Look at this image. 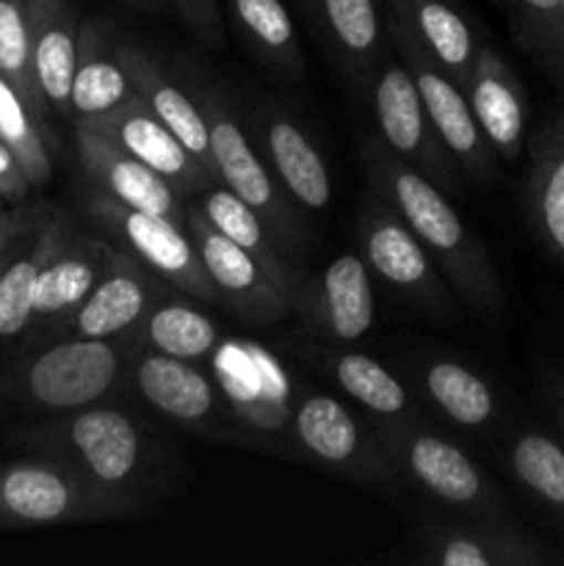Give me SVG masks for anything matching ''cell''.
Returning <instances> with one entry per match:
<instances>
[{
  "label": "cell",
  "mask_w": 564,
  "mask_h": 566,
  "mask_svg": "<svg viewBox=\"0 0 564 566\" xmlns=\"http://www.w3.org/2000/svg\"><path fill=\"white\" fill-rule=\"evenodd\" d=\"M359 158L376 197L390 202L407 221L451 285L453 296L476 315L498 318L503 313V287L498 271L484 241L470 230L448 193L429 177L398 160L382 142H359Z\"/></svg>",
  "instance_id": "obj_1"
},
{
  "label": "cell",
  "mask_w": 564,
  "mask_h": 566,
  "mask_svg": "<svg viewBox=\"0 0 564 566\" xmlns=\"http://www.w3.org/2000/svg\"><path fill=\"white\" fill-rule=\"evenodd\" d=\"M39 442L48 446L50 457L64 459L136 506L158 468V448L144 420L108 401L61 415L39 431Z\"/></svg>",
  "instance_id": "obj_2"
},
{
  "label": "cell",
  "mask_w": 564,
  "mask_h": 566,
  "mask_svg": "<svg viewBox=\"0 0 564 566\" xmlns=\"http://www.w3.org/2000/svg\"><path fill=\"white\" fill-rule=\"evenodd\" d=\"M398 479H407L440 506L479 520H498L506 509L495 481L464 448L437 434L418 418L370 426Z\"/></svg>",
  "instance_id": "obj_3"
},
{
  "label": "cell",
  "mask_w": 564,
  "mask_h": 566,
  "mask_svg": "<svg viewBox=\"0 0 564 566\" xmlns=\"http://www.w3.org/2000/svg\"><path fill=\"white\" fill-rule=\"evenodd\" d=\"M136 346L127 340L64 337L20 368V396L50 415L77 412L116 396L130 381Z\"/></svg>",
  "instance_id": "obj_4"
},
{
  "label": "cell",
  "mask_w": 564,
  "mask_h": 566,
  "mask_svg": "<svg viewBox=\"0 0 564 566\" xmlns=\"http://www.w3.org/2000/svg\"><path fill=\"white\" fill-rule=\"evenodd\" d=\"M86 210L94 224L103 230L105 241L114 243L119 252L136 258L160 282L197 298V302H219L213 282L199 258L197 243L188 235L186 227L144 213V210L127 208L94 188L86 197Z\"/></svg>",
  "instance_id": "obj_5"
},
{
  "label": "cell",
  "mask_w": 564,
  "mask_h": 566,
  "mask_svg": "<svg viewBox=\"0 0 564 566\" xmlns=\"http://www.w3.org/2000/svg\"><path fill=\"white\" fill-rule=\"evenodd\" d=\"M0 501L6 520L20 525L88 523L136 512V503L103 490L59 457L0 470Z\"/></svg>",
  "instance_id": "obj_6"
},
{
  "label": "cell",
  "mask_w": 564,
  "mask_h": 566,
  "mask_svg": "<svg viewBox=\"0 0 564 566\" xmlns=\"http://www.w3.org/2000/svg\"><path fill=\"white\" fill-rule=\"evenodd\" d=\"M197 99L208 119L216 180L241 197L271 227L282 249H296L302 243V221H299L296 205L280 186L265 158H260L258 147L249 142L241 119L213 88H205Z\"/></svg>",
  "instance_id": "obj_7"
},
{
  "label": "cell",
  "mask_w": 564,
  "mask_h": 566,
  "mask_svg": "<svg viewBox=\"0 0 564 566\" xmlns=\"http://www.w3.org/2000/svg\"><path fill=\"white\" fill-rule=\"evenodd\" d=\"M291 440L304 459L368 490H393L398 473L382 451L374 429L326 392H299L291 415Z\"/></svg>",
  "instance_id": "obj_8"
},
{
  "label": "cell",
  "mask_w": 564,
  "mask_h": 566,
  "mask_svg": "<svg viewBox=\"0 0 564 566\" xmlns=\"http://www.w3.org/2000/svg\"><path fill=\"white\" fill-rule=\"evenodd\" d=\"M387 36H390L396 55L412 75L418 86L424 108L429 114L431 127L440 136L442 147L448 149L464 177L473 182H487L495 175V153L487 144L473 111H470L468 97L462 88L440 70L435 59L426 53L424 44L412 33L401 14L387 6Z\"/></svg>",
  "instance_id": "obj_9"
},
{
  "label": "cell",
  "mask_w": 564,
  "mask_h": 566,
  "mask_svg": "<svg viewBox=\"0 0 564 566\" xmlns=\"http://www.w3.org/2000/svg\"><path fill=\"white\" fill-rule=\"evenodd\" d=\"M357 243L368 269L398 296L440 318L457 313L451 285L390 202L382 197L365 202L357 221Z\"/></svg>",
  "instance_id": "obj_10"
},
{
  "label": "cell",
  "mask_w": 564,
  "mask_h": 566,
  "mask_svg": "<svg viewBox=\"0 0 564 566\" xmlns=\"http://www.w3.org/2000/svg\"><path fill=\"white\" fill-rule=\"evenodd\" d=\"M370 81H374V116L379 142L398 160L429 177L448 197L462 191V169L431 127L418 86L404 61L398 55L396 59L382 55Z\"/></svg>",
  "instance_id": "obj_11"
},
{
  "label": "cell",
  "mask_w": 564,
  "mask_h": 566,
  "mask_svg": "<svg viewBox=\"0 0 564 566\" xmlns=\"http://www.w3.org/2000/svg\"><path fill=\"white\" fill-rule=\"evenodd\" d=\"M210 376L219 385L227 409L243 426L269 434L291 431L293 392L291 376L274 354L249 340H224L210 354Z\"/></svg>",
  "instance_id": "obj_12"
},
{
  "label": "cell",
  "mask_w": 564,
  "mask_h": 566,
  "mask_svg": "<svg viewBox=\"0 0 564 566\" xmlns=\"http://www.w3.org/2000/svg\"><path fill=\"white\" fill-rule=\"evenodd\" d=\"M186 227L221 304L258 326H271L285 318L293 304L276 287V282L260 269L258 260L221 235L191 202H186Z\"/></svg>",
  "instance_id": "obj_13"
},
{
  "label": "cell",
  "mask_w": 564,
  "mask_h": 566,
  "mask_svg": "<svg viewBox=\"0 0 564 566\" xmlns=\"http://www.w3.org/2000/svg\"><path fill=\"white\" fill-rule=\"evenodd\" d=\"M75 125L100 133L119 149H125L127 155L147 164L164 180H169L182 199L197 197L208 186L219 182L188 153L186 144L138 99V94L127 97L125 103L116 105L108 114L97 116V119L75 122Z\"/></svg>",
  "instance_id": "obj_14"
},
{
  "label": "cell",
  "mask_w": 564,
  "mask_h": 566,
  "mask_svg": "<svg viewBox=\"0 0 564 566\" xmlns=\"http://www.w3.org/2000/svg\"><path fill=\"white\" fill-rule=\"evenodd\" d=\"M166 282L149 274L136 258L116 252L108 274L94 291L61 321L59 329L66 337L88 340H130L149 310L164 298Z\"/></svg>",
  "instance_id": "obj_15"
},
{
  "label": "cell",
  "mask_w": 564,
  "mask_h": 566,
  "mask_svg": "<svg viewBox=\"0 0 564 566\" xmlns=\"http://www.w3.org/2000/svg\"><path fill=\"white\" fill-rule=\"evenodd\" d=\"M130 385L155 412L194 431L216 429L230 412L213 376L169 354L136 348Z\"/></svg>",
  "instance_id": "obj_16"
},
{
  "label": "cell",
  "mask_w": 564,
  "mask_h": 566,
  "mask_svg": "<svg viewBox=\"0 0 564 566\" xmlns=\"http://www.w3.org/2000/svg\"><path fill=\"white\" fill-rule=\"evenodd\" d=\"M75 142L81 169L94 191L105 193L127 208L144 210V213L186 227V199L158 171H153L147 164L116 147L114 142L83 125H75Z\"/></svg>",
  "instance_id": "obj_17"
},
{
  "label": "cell",
  "mask_w": 564,
  "mask_h": 566,
  "mask_svg": "<svg viewBox=\"0 0 564 566\" xmlns=\"http://www.w3.org/2000/svg\"><path fill=\"white\" fill-rule=\"evenodd\" d=\"M299 304L318 335L335 343H354L370 332L376 321L370 269L363 254L346 252L332 260L307 291H299Z\"/></svg>",
  "instance_id": "obj_18"
},
{
  "label": "cell",
  "mask_w": 564,
  "mask_h": 566,
  "mask_svg": "<svg viewBox=\"0 0 564 566\" xmlns=\"http://www.w3.org/2000/svg\"><path fill=\"white\" fill-rule=\"evenodd\" d=\"M464 97L492 153L509 164L518 160L529 127V103L518 72L492 44H481Z\"/></svg>",
  "instance_id": "obj_19"
},
{
  "label": "cell",
  "mask_w": 564,
  "mask_h": 566,
  "mask_svg": "<svg viewBox=\"0 0 564 566\" xmlns=\"http://www.w3.org/2000/svg\"><path fill=\"white\" fill-rule=\"evenodd\" d=\"M418 551L431 566H536L547 558L540 542L495 520L429 523L418 531Z\"/></svg>",
  "instance_id": "obj_20"
},
{
  "label": "cell",
  "mask_w": 564,
  "mask_h": 566,
  "mask_svg": "<svg viewBox=\"0 0 564 566\" xmlns=\"http://www.w3.org/2000/svg\"><path fill=\"white\" fill-rule=\"evenodd\" d=\"M258 136L263 144V158L271 166L280 186L285 188L293 205L302 210L321 213L332 205V177L326 160L321 158L313 138L302 130L296 119L276 105L258 114Z\"/></svg>",
  "instance_id": "obj_21"
},
{
  "label": "cell",
  "mask_w": 564,
  "mask_h": 566,
  "mask_svg": "<svg viewBox=\"0 0 564 566\" xmlns=\"http://www.w3.org/2000/svg\"><path fill=\"white\" fill-rule=\"evenodd\" d=\"M302 6L337 66L357 83L374 77L385 55L379 0H302Z\"/></svg>",
  "instance_id": "obj_22"
},
{
  "label": "cell",
  "mask_w": 564,
  "mask_h": 566,
  "mask_svg": "<svg viewBox=\"0 0 564 566\" xmlns=\"http://www.w3.org/2000/svg\"><path fill=\"white\" fill-rule=\"evenodd\" d=\"M31 28L33 75L48 108L70 116L72 77L77 70L81 28L70 0H25Z\"/></svg>",
  "instance_id": "obj_23"
},
{
  "label": "cell",
  "mask_w": 564,
  "mask_h": 566,
  "mask_svg": "<svg viewBox=\"0 0 564 566\" xmlns=\"http://www.w3.org/2000/svg\"><path fill=\"white\" fill-rule=\"evenodd\" d=\"M186 202H191L221 235L230 238L249 258L258 260L260 269L285 293L288 302L296 304L302 287H299V276L293 271L291 254H285V249H280L282 243L276 241L271 227L241 197H236L221 182H213V186H208L202 193L186 199Z\"/></svg>",
  "instance_id": "obj_24"
},
{
  "label": "cell",
  "mask_w": 564,
  "mask_h": 566,
  "mask_svg": "<svg viewBox=\"0 0 564 566\" xmlns=\"http://www.w3.org/2000/svg\"><path fill=\"white\" fill-rule=\"evenodd\" d=\"M116 252L119 249L103 238H66L39 274L33 318L64 321L108 274Z\"/></svg>",
  "instance_id": "obj_25"
},
{
  "label": "cell",
  "mask_w": 564,
  "mask_h": 566,
  "mask_svg": "<svg viewBox=\"0 0 564 566\" xmlns=\"http://www.w3.org/2000/svg\"><path fill=\"white\" fill-rule=\"evenodd\" d=\"M122 64H125L127 75H130L133 92L138 94L144 105L186 144L188 153L216 177L213 169V155H210V133H208V119L202 114V105L197 97L182 92L175 81L160 72V66L149 59L147 53H142L138 48L130 44H119L116 48Z\"/></svg>",
  "instance_id": "obj_26"
},
{
  "label": "cell",
  "mask_w": 564,
  "mask_h": 566,
  "mask_svg": "<svg viewBox=\"0 0 564 566\" xmlns=\"http://www.w3.org/2000/svg\"><path fill=\"white\" fill-rule=\"evenodd\" d=\"M407 20L426 53L464 92L481 42L457 0H387Z\"/></svg>",
  "instance_id": "obj_27"
},
{
  "label": "cell",
  "mask_w": 564,
  "mask_h": 566,
  "mask_svg": "<svg viewBox=\"0 0 564 566\" xmlns=\"http://www.w3.org/2000/svg\"><path fill=\"white\" fill-rule=\"evenodd\" d=\"M525 208L540 241L564 263V114L551 116L531 142Z\"/></svg>",
  "instance_id": "obj_28"
},
{
  "label": "cell",
  "mask_w": 564,
  "mask_h": 566,
  "mask_svg": "<svg viewBox=\"0 0 564 566\" xmlns=\"http://www.w3.org/2000/svg\"><path fill=\"white\" fill-rule=\"evenodd\" d=\"M133 94L136 92H133L130 75H127L116 48L111 44L105 25L100 20L86 22L81 28V42H77V70L72 77L70 116L75 122L97 119Z\"/></svg>",
  "instance_id": "obj_29"
},
{
  "label": "cell",
  "mask_w": 564,
  "mask_h": 566,
  "mask_svg": "<svg viewBox=\"0 0 564 566\" xmlns=\"http://www.w3.org/2000/svg\"><path fill=\"white\" fill-rule=\"evenodd\" d=\"M418 381L426 401L459 429L484 431L501 415L492 387L457 359L431 357L420 365Z\"/></svg>",
  "instance_id": "obj_30"
},
{
  "label": "cell",
  "mask_w": 564,
  "mask_h": 566,
  "mask_svg": "<svg viewBox=\"0 0 564 566\" xmlns=\"http://www.w3.org/2000/svg\"><path fill=\"white\" fill-rule=\"evenodd\" d=\"M326 370L341 387L343 396L352 398L374 423H404L418 415L412 412V398L409 390L368 354L337 352L324 359Z\"/></svg>",
  "instance_id": "obj_31"
},
{
  "label": "cell",
  "mask_w": 564,
  "mask_h": 566,
  "mask_svg": "<svg viewBox=\"0 0 564 566\" xmlns=\"http://www.w3.org/2000/svg\"><path fill=\"white\" fill-rule=\"evenodd\" d=\"M127 343H133L136 348H149V352L199 363L216 352V346L221 343V329L210 315H205L194 304L164 296L149 310L147 318Z\"/></svg>",
  "instance_id": "obj_32"
},
{
  "label": "cell",
  "mask_w": 564,
  "mask_h": 566,
  "mask_svg": "<svg viewBox=\"0 0 564 566\" xmlns=\"http://www.w3.org/2000/svg\"><path fill=\"white\" fill-rule=\"evenodd\" d=\"M232 22L260 61L285 81L304 75L299 33L282 0H227Z\"/></svg>",
  "instance_id": "obj_33"
},
{
  "label": "cell",
  "mask_w": 564,
  "mask_h": 566,
  "mask_svg": "<svg viewBox=\"0 0 564 566\" xmlns=\"http://www.w3.org/2000/svg\"><path fill=\"white\" fill-rule=\"evenodd\" d=\"M66 227L61 219H50L33 232L20 258L0 271V337H17L33 321V291L44 265L50 263L61 243L66 241Z\"/></svg>",
  "instance_id": "obj_34"
},
{
  "label": "cell",
  "mask_w": 564,
  "mask_h": 566,
  "mask_svg": "<svg viewBox=\"0 0 564 566\" xmlns=\"http://www.w3.org/2000/svg\"><path fill=\"white\" fill-rule=\"evenodd\" d=\"M514 479L553 512H564V448L540 431H523L509 446Z\"/></svg>",
  "instance_id": "obj_35"
},
{
  "label": "cell",
  "mask_w": 564,
  "mask_h": 566,
  "mask_svg": "<svg viewBox=\"0 0 564 566\" xmlns=\"http://www.w3.org/2000/svg\"><path fill=\"white\" fill-rule=\"evenodd\" d=\"M523 48L564 86V6L562 0H501Z\"/></svg>",
  "instance_id": "obj_36"
},
{
  "label": "cell",
  "mask_w": 564,
  "mask_h": 566,
  "mask_svg": "<svg viewBox=\"0 0 564 566\" xmlns=\"http://www.w3.org/2000/svg\"><path fill=\"white\" fill-rule=\"evenodd\" d=\"M0 142L14 153L33 188L53 177V160L42 136V119L25 105L9 81L0 75Z\"/></svg>",
  "instance_id": "obj_37"
},
{
  "label": "cell",
  "mask_w": 564,
  "mask_h": 566,
  "mask_svg": "<svg viewBox=\"0 0 564 566\" xmlns=\"http://www.w3.org/2000/svg\"><path fill=\"white\" fill-rule=\"evenodd\" d=\"M0 75L14 86V92L25 99L28 108L44 122L50 108L39 92L36 75H33L25 0H0Z\"/></svg>",
  "instance_id": "obj_38"
},
{
  "label": "cell",
  "mask_w": 564,
  "mask_h": 566,
  "mask_svg": "<svg viewBox=\"0 0 564 566\" xmlns=\"http://www.w3.org/2000/svg\"><path fill=\"white\" fill-rule=\"evenodd\" d=\"M188 31L208 48H224V14L219 0H169Z\"/></svg>",
  "instance_id": "obj_39"
},
{
  "label": "cell",
  "mask_w": 564,
  "mask_h": 566,
  "mask_svg": "<svg viewBox=\"0 0 564 566\" xmlns=\"http://www.w3.org/2000/svg\"><path fill=\"white\" fill-rule=\"evenodd\" d=\"M31 188L33 186L25 177V171H22L20 160L0 142V199H6V202H22Z\"/></svg>",
  "instance_id": "obj_40"
},
{
  "label": "cell",
  "mask_w": 564,
  "mask_h": 566,
  "mask_svg": "<svg viewBox=\"0 0 564 566\" xmlns=\"http://www.w3.org/2000/svg\"><path fill=\"white\" fill-rule=\"evenodd\" d=\"M25 230L28 224L20 216H11L6 210H0V271L11 263L9 258L14 254V249H20Z\"/></svg>",
  "instance_id": "obj_41"
},
{
  "label": "cell",
  "mask_w": 564,
  "mask_h": 566,
  "mask_svg": "<svg viewBox=\"0 0 564 566\" xmlns=\"http://www.w3.org/2000/svg\"><path fill=\"white\" fill-rule=\"evenodd\" d=\"M127 3L138 6V9H158L160 0H127Z\"/></svg>",
  "instance_id": "obj_42"
},
{
  "label": "cell",
  "mask_w": 564,
  "mask_h": 566,
  "mask_svg": "<svg viewBox=\"0 0 564 566\" xmlns=\"http://www.w3.org/2000/svg\"><path fill=\"white\" fill-rule=\"evenodd\" d=\"M558 415H562V420H564V396H562V401H558Z\"/></svg>",
  "instance_id": "obj_43"
},
{
  "label": "cell",
  "mask_w": 564,
  "mask_h": 566,
  "mask_svg": "<svg viewBox=\"0 0 564 566\" xmlns=\"http://www.w3.org/2000/svg\"><path fill=\"white\" fill-rule=\"evenodd\" d=\"M0 520H6V512H3V501H0Z\"/></svg>",
  "instance_id": "obj_44"
},
{
  "label": "cell",
  "mask_w": 564,
  "mask_h": 566,
  "mask_svg": "<svg viewBox=\"0 0 564 566\" xmlns=\"http://www.w3.org/2000/svg\"><path fill=\"white\" fill-rule=\"evenodd\" d=\"M0 210H3V202H0Z\"/></svg>",
  "instance_id": "obj_45"
},
{
  "label": "cell",
  "mask_w": 564,
  "mask_h": 566,
  "mask_svg": "<svg viewBox=\"0 0 564 566\" xmlns=\"http://www.w3.org/2000/svg\"><path fill=\"white\" fill-rule=\"evenodd\" d=\"M562 6H564V0H562Z\"/></svg>",
  "instance_id": "obj_46"
}]
</instances>
